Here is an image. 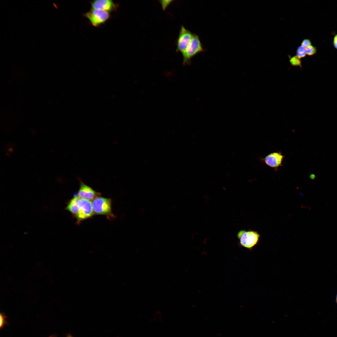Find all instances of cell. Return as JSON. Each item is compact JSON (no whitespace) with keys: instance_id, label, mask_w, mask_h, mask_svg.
I'll return each mask as SVG.
<instances>
[{"instance_id":"8fae6325","label":"cell","mask_w":337,"mask_h":337,"mask_svg":"<svg viewBox=\"0 0 337 337\" xmlns=\"http://www.w3.org/2000/svg\"><path fill=\"white\" fill-rule=\"evenodd\" d=\"M289 61L291 65L293 66H299L301 67V63L300 59L296 55L290 57Z\"/></svg>"},{"instance_id":"8992f818","label":"cell","mask_w":337,"mask_h":337,"mask_svg":"<svg viewBox=\"0 0 337 337\" xmlns=\"http://www.w3.org/2000/svg\"><path fill=\"white\" fill-rule=\"evenodd\" d=\"M78 212L76 218L78 222L89 218L94 214L90 201L79 198L78 201Z\"/></svg>"},{"instance_id":"ac0fdd59","label":"cell","mask_w":337,"mask_h":337,"mask_svg":"<svg viewBox=\"0 0 337 337\" xmlns=\"http://www.w3.org/2000/svg\"><path fill=\"white\" fill-rule=\"evenodd\" d=\"M336 300V303L337 304V294H336V300Z\"/></svg>"},{"instance_id":"7c38bea8","label":"cell","mask_w":337,"mask_h":337,"mask_svg":"<svg viewBox=\"0 0 337 337\" xmlns=\"http://www.w3.org/2000/svg\"><path fill=\"white\" fill-rule=\"evenodd\" d=\"M305 49L301 46H298L296 51V56L300 59L303 58L306 56Z\"/></svg>"},{"instance_id":"d6986e66","label":"cell","mask_w":337,"mask_h":337,"mask_svg":"<svg viewBox=\"0 0 337 337\" xmlns=\"http://www.w3.org/2000/svg\"><path fill=\"white\" fill-rule=\"evenodd\" d=\"M50 337H55V336H51Z\"/></svg>"},{"instance_id":"30bf717a","label":"cell","mask_w":337,"mask_h":337,"mask_svg":"<svg viewBox=\"0 0 337 337\" xmlns=\"http://www.w3.org/2000/svg\"><path fill=\"white\" fill-rule=\"evenodd\" d=\"M79 198L74 195V197L70 201L65 208L66 210L71 212L76 217L78 212V201Z\"/></svg>"},{"instance_id":"5b68a950","label":"cell","mask_w":337,"mask_h":337,"mask_svg":"<svg viewBox=\"0 0 337 337\" xmlns=\"http://www.w3.org/2000/svg\"><path fill=\"white\" fill-rule=\"evenodd\" d=\"M193 34L189 30L182 25L178 36L176 40V51L182 53L187 48L190 44L193 37Z\"/></svg>"},{"instance_id":"52a82bcc","label":"cell","mask_w":337,"mask_h":337,"mask_svg":"<svg viewBox=\"0 0 337 337\" xmlns=\"http://www.w3.org/2000/svg\"><path fill=\"white\" fill-rule=\"evenodd\" d=\"M91 8L104 10L109 12H115L119 5L111 0H96L90 2Z\"/></svg>"},{"instance_id":"4fadbf2b","label":"cell","mask_w":337,"mask_h":337,"mask_svg":"<svg viewBox=\"0 0 337 337\" xmlns=\"http://www.w3.org/2000/svg\"><path fill=\"white\" fill-rule=\"evenodd\" d=\"M306 55L311 56L315 54L317 52L316 48L312 45H311L305 48Z\"/></svg>"},{"instance_id":"277c9868","label":"cell","mask_w":337,"mask_h":337,"mask_svg":"<svg viewBox=\"0 0 337 337\" xmlns=\"http://www.w3.org/2000/svg\"><path fill=\"white\" fill-rule=\"evenodd\" d=\"M111 201L110 198L98 196L92 202V208L94 213L106 215L112 218L114 215L111 211Z\"/></svg>"},{"instance_id":"9a60e30c","label":"cell","mask_w":337,"mask_h":337,"mask_svg":"<svg viewBox=\"0 0 337 337\" xmlns=\"http://www.w3.org/2000/svg\"><path fill=\"white\" fill-rule=\"evenodd\" d=\"M311 45V42L308 39H304L301 43V46L305 49Z\"/></svg>"},{"instance_id":"6da1fadb","label":"cell","mask_w":337,"mask_h":337,"mask_svg":"<svg viewBox=\"0 0 337 337\" xmlns=\"http://www.w3.org/2000/svg\"><path fill=\"white\" fill-rule=\"evenodd\" d=\"M237 237L240 246L252 250L259 242L260 235L252 230H241L238 232Z\"/></svg>"},{"instance_id":"2e32d148","label":"cell","mask_w":337,"mask_h":337,"mask_svg":"<svg viewBox=\"0 0 337 337\" xmlns=\"http://www.w3.org/2000/svg\"><path fill=\"white\" fill-rule=\"evenodd\" d=\"M6 316L3 315V314L1 313L0 315V327L1 329L4 326V325L6 323V320L5 318Z\"/></svg>"},{"instance_id":"9c48e42d","label":"cell","mask_w":337,"mask_h":337,"mask_svg":"<svg viewBox=\"0 0 337 337\" xmlns=\"http://www.w3.org/2000/svg\"><path fill=\"white\" fill-rule=\"evenodd\" d=\"M284 158L281 152H275L268 154L263 160L266 165L276 170L282 166Z\"/></svg>"},{"instance_id":"5bb4252c","label":"cell","mask_w":337,"mask_h":337,"mask_svg":"<svg viewBox=\"0 0 337 337\" xmlns=\"http://www.w3.org/2000/svg\"><path fill=\"white\" fill-rule=\"evenodd\" d=\"M173 1L172 0H161L159 2L162 9L164 11Z\"/></svg>"},{"instance_id":"7a4b0ae2","label":"cell","mask_w":337,"mask_h":337,"mask_svg":"<svg viewBox=\"0 0 337 337\" xmlns=\"http://www.w3.org/2000/svg\"><path fill=\"white\" fill-rule=\"evenodd\" d=\"M204 51L205 49L203 47L199 36L195 34H193V38L190 44L186 50L182 53L183 58V64L184 65H189L193 57Z\"/></svg>"},{"instance_id":"ba28073f","label":"cell","mask_w":337,"mask_h":337,"mask_svg":"<svg viewBox=\"0 0 337 337\" xmlns=\"http://www.w3.org/2000/svg\"><path fill=\"white\" fill-rule=\"evenodd\" d=\"M75 195L79 198H84L90 201L93 200L99 196L100 193L95 191L91 187L81 181L79 189L77 193H75Z\"/></svg>"},{"instance_id":"e0dca14e","label":"cell","mask_w":337,"mask_h":337,"mask_svg":"<svg viewBox=\"0 0 337 337\" xmlns=\"http://www.w3.org/2000/svg\"><path fill=\"white\" fill-rule=\"evenodd\" d=\"M333 44L334 47L337 49V34L334 37Z\"/></svg>"},{"instance_id":"3957f363","label":"cell","mask_w":337,"mask_h":337,"mask_svg":"<svg viewBox=\"0 0 337 337\" xmlns=\"http://www.w3.org/2000/svg\"><path fill=\"white\" fill-rule=\"evenodd\" d=\"M90 24L95 27L104 24L111 17L110 13L99 9L91 8L83 14Z\"/></svg>"}]
</instances>
